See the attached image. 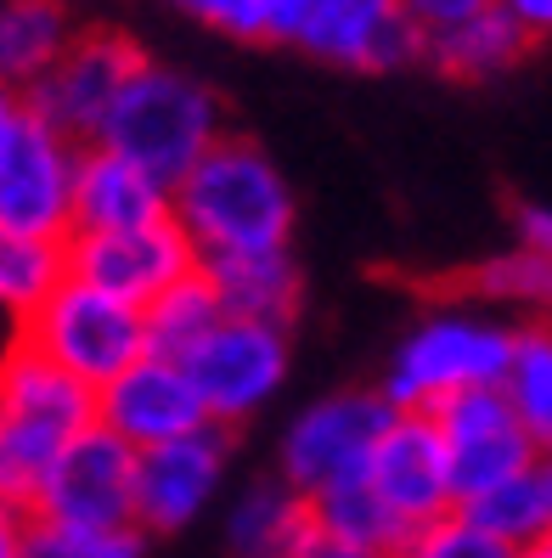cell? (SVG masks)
Returning <instances> with one entry per match:
<instances>
[{
	"label": "cell",
	"mask_w": 552,
	"mask_h": 558,
	"mask_svg": "<svg viewBox=\"0 0 552 558\" xmlns=\"http://www.w3.org/2000/svg\"><path fill=\"white\" fill-rule=\"evenodd\" d=\"M175 220L204 259L277 254L294 243V186L259 142L225 136L175 186Z\"/></svg>",
	"instance_id": "1"
},
{
	"label": "cell",
	"mask_w": 552,
	"mask_h": 558,
	"mask_svg": "<svg viewBox=\"0 0 552 558\" xmlns=\"http://www.w3.org/2000/svg\"><path fill=\"white\" fill-rule=\"evenodd\" d=\"M96 423V389L69 378L40 350L12 344L0 355V502L35 513L46 474Z\"/></svg>",
	"instance_id": "2"
},
{
	"label": "cell",
	"mask_w": 552,
	"mask_h": 558,
	"mask_svg": "<svg viewBox=\"0 0 552 558\" xmlns=\"http://www.w3.org/2000/svg\"><path fill=\"white\" fill-rule=\"evenodd\" d=\"M518 327L491 311H463L445 305L395 344L383 373V401L395 412H440L445 401L474 396V389H502L507 361H513Z\"/></svg>",
	"instance_id": "3"
},
{
	"label": "cell",
	"mask_w": 552,
	"mask_h": 558,
	"mask_svg": "<svg viewBox=\"0 0 552 558\" xmlns=\"http://www.w3.org/2000/svg\"><path fill=\"white\" fill-rule=\"evenodd\" d=\"M220 142H225L220 96L204 80L147 57V69L124 85L119 108L108 113L96 147H113L130 163H142L147 175H158L164 186H181Z\"/></svg>",
	"instance_id": "4"
},
{
	"label": "cell",
	"mask_w": 552,
	"mask_h": 558,
	"mask_svg": "<svg viewBox=\"0 0 552 558\" xmlns=\"http://www.w3.org/2000/svg\"><path fill=\"white\" fill-rule=\"evenodd\" d=\"M23 344L40 350L46 361H57L62 373L79 378L85 389H96V396L113 378H124L136 361L152 355L147 311L113 300V293H102L85 277H62V288L23 322Z\"/></svg>",
	"instance_id": "5"
},
{
	"label": "cell",
	"mask_w": 552,
	"mask_h": 558,
	"mask_svg": "<svg viewBox=\"0 0 552 558\" xmlns=\"http://www.w3.org/2000/svg\"><path fill=\"white\" fill-rule=\"evenodd\" d=\"M395 423V407L383 401V389H333L310 407L294 412V423L277 440V474L321 497L344 480H361L372 463V446L383 440V429Z\"/></svg>",
	"instance_id": "6"
},
{
	"label": "cell",
	"mask_w": 552,
	"mask_h": 558,
	"mask_svg": "<svg viewBox=\"0 0 552 558\" xmlns=\"http://www.w3.org/2000/svg\"><path fill=\"white\" fill-rule=\"evenodd\" d=\"M181 367H186L192 389L204 396L209 423L237 429V423L259 417L277 401V389L287 384V367H294V350H287V327L225 316Z\"/></svg>",
	"instance_id": "7"
},
{
	"label": "cell",
	"mask_w": 552,
	"mask_h": 558,
	"mask_svg": "<svg viewBox=\"0 0 552 558\" xmlns=\"http://www.w3.org/2000/svg\"><path fill=\"white\" fill-rule=\"evenodd\" d=\"M136 463H142L136 446H124L113 429L90 423V429L57 457V469L46 474L35 519L46 531H62V536L136 524Z\"/></svg>",
	"instance_id": "8"
},
{
	"label": "cell",
	"mask_w": 552,
	"mask_h": 558,
	"mask_svg": "<svg viewBox=\"0 0 552 558\" xmlns=\"http://www.w3.org/2000/svg\"><path fill=\"white\" fill-rule=\"evenodd\" d=\"M79 153H85L79 142H69L35 113H23V124L0 147V226L23 238L69 243Z\"/></svg>",
	"instance_id": "9"
},
{
	"label": "cell",
	"mask_w": 552,
	"mask_h": 558,
	"mask_svg": "<svg viewBox=\"0 0 552 558\" xmlns=\"http://www.w3.org/2000/svg\"><path fill=\"white\" fill-rule=\"evenodd\" d=\"M147 69L142 46L119 35V28H79V40L69 46V57L28 90V113L46 119L51 130H62L69 142L96 147L102 124L119 108L124 85Z\"/></svg>",
	"instance_id": "10"
},
{
	"label": "cell",
	"mask_w": 552,
	"mask_h": 558,
	"mask_svg": "<svg viewBox=\"0 0 552 558\" xmlns=\"http://www.w3.org/2000/svg\"><path fill=\"white\" fill-rule=\"evenodd\" d=\"M204 271V254L192 248L181 220L136 226V232H74L69 238V277H85L124 305L152 311L170 288Z\"/></svg>",
	"instance_id": "11"
},
{
	"label": "cell",
	"mask_w": 552,
	"mask_h": 558,
	"mask_svg": "<svg viewBox=\"0 0 552 558\" xmlns=\"http://www.w3.org/2000/svg\"><path fill=\"white\" fill-rule=\"evenodd\" d=\"M294 46L316 62H333V69L389 74L406 62H424L429 35L412 23L406 0H310Z\"/></svg>",
	"instance_id": "12"
},
{
	"label": "cell",
	"mask_w": 552,
	"mask_h": 558,
	"mask_svg": "<svg viewBox=\"0 0 552 558\" xmlns=\"http://www.w3.org/2000/svg\"><path fill=\"white\" fill-rule=\"evenodd\" d=\"M445 451H451V480H457V508H474L479 497H491L496 485H507L518 469H530L541 446L530 429L513 417L502 389H474L434 412Z\"/></svg>",
	"instance_id": "13"
},
{
	"label": "cell",
	"mask_w": 552,
	"mask_h": 558,
	"mask_svg": "<svg viewBox=\"0 0 552 558\" xmlns=\"http://www.w3.org/2000/svg\"><path fill=\"white\" fill-rule=\"evenodd\" d=\"M232 469V429H209L186 435V440H164L142 451L136 463V524L147 536H175L198 519L225 485Z\"/></svg>",
	"instance_id": "14"
},
{
	"label": "cell",
	"mask_w": 552,
	"mask_h": 558,
	"mask_svg": "<svg viewBox=\"0 0 552 558\" xmlns=\"http://www.w3.org/2000/svg\"><path fill=\"white\" fill-rule=\"evenodd\" d=\"M367 480L412 531L457 513V480H451V451L434 412H395V423L372 446Z\"/></svg>",
	"instance_id": "15"
},
{
	"label": "cell",
	"mask_w": 552,
	"mask_h": 558,
	"mask_svg": "<svg viewBox=\"0 0 552 558\" xmlns=\"http://www.w3.org/2000/svg\"><path fill=\"white\" fill-rule=\"evenodd\" d=\"M96 423L113 429L124 446L152 451L164 440H186V435L209 429V407H204L198 389H192L181 361L147 355L96 396Z\"/></svg>",
	"instance_id": "16"
},
{
	"label": "cell",
	"mask_w": 552,
	"mask_h": 558,
	"mask_svg": "<svg viewBox=\"0 0 552 558\" xmlns=\"http://www.w3.org/2000/svg\"><path fill=\"white\" fill-rule=\"evenodd\" d=\"M175 215V186L147 175L113 147H85L79 153V181H74V232H136Z\"/></svg>",
	"instance_id": "17"
},
{
	"label": "cell",
	"mask_w": 552,
	"mask_h": 558,
	"mask_svg": "<svg viewBox=\"0 0 552 558\" xmlns=\"http://www.w3.org/2000/svg\"><path fill=\"white\" fill-rule=\"evenodd\" d=\"M310 542H316V508L282 474L254 480L232 497V513H225L232 558H299Z\"/></svg>",
	"instance_id": "18"
},
{
	"label": "cell",
	"mask_w": 552,
	"mask_h": 558,
	"mask_svg": "<svg viewBox=\"0 0 552 558\" xmlns=\"http://www.w3.org/2000/svg\"><path fill=\"white\" fill-rule=\"evenodd\" d=\"M204 282L214 288V300L225 316L237 322H271L287 327L299 311V266L294 254L277 248V254H220L204 259Z\"/></svg>",
	"instance_id": "19"
},
{
	"label": "cell",
	"mask_w": 552,
	"mask_h": 558,
	"mask_svg": "<svg viewBox=\"0 0 552 558\" xmlns=\"http://www.w3.org/2000/svg\"><path fill=\"white\" fill-rule=\"evenodd\" d=\"M79 23L69 0H0V80L23 96L69 57Z\"/></svg>",
	"instance_id": "20"
},
{
	"label": "cell",
	"mask_w": 552,
	"mask_h": 558,
	"mask_svg": "<svg viewBox=\"0 0 552 558\" xmlns=\"http://www.w3.org/2000/svg\"><path fill=\"white\" fill-rule=\"evenodd\" d=\"M530 46H536V40L491 0L484 12H474V17H463V23L440 28V35H429L424 62H434V69L451 74V80H496V74H507Z\"/></svg>",
	"instance_id": "21"
},
{
	"label": "cell",
	"mask_w": 552,
	"mask_h": 558,
	"mask_svg": "<svg viewBox=\"0 0 552 558\" xmlns=\"http://www.w3.org/2000/svg\"><path fill=\"white\" fill-rule=\"evenodd\" d=\"M474 524H484L507 547H552V451H541L530 469H518L507 485H496L491 497H479L463 508Z\"/></svg>",
	"instance_id": "22"
},
{
	"label": "cell",
	"mask_w": 552,
	"mask_h": 558,
	"mask_svg": "<svg viewBox=\"0 0 552 558\" xmlns=\"http://www.w3.org/2000/svg\"><path fill=\"white\" fill-rule=\"evenodd\" d=\"M316 508V531L321 536H333V542H349V547H367V553H383V558H395L412 536V524L389 508L372 480H344L333 490H321V497H310Z\"/></svg>",
	"instance_id": "23"
},
{
	"label": "cell",
	"mask_w": 552,
	"mask_h": 558,
	"mask_svg": "<svg viewBox=\"0 0 552 558\" xmlns=\"http://www.w3.org/2000/svg\"><path fill=\"white\" fill-rule=\"evenodd\" d=\"M502 396H507L513 417L530 429V440H536L541 451H552V316L518 322Z\"/></svg>",
	"instance_id": "24"
},
{
	"label": "cell",
	"mask_w": 552,
	"mask_h": 558,
	"mask_svg": "<svg viewBox=\"0 0 552 558\" xmlns=\"http://www.w3.org/2000/svg\"><path fill=\"white\" fill-rule=\"evenodd\" d=\"M69 277V243H46V238H23L0 226V305L17 322L35 316L51 293Z\"/></svg>",
	"instance_id": "25"
},
{
	"label": "cell",
	"mask_w": 552,
	"mask_h": 558,
	"mask_svg": "<svg viewBox=\"0 0 552 558\" xmlns=\"http://www.w3.org/2000/svg\"><path fill=\"white\" fill-rule=\"evenodd\" d=\"M225 322L220 300H214V288L198 277H186L181 288H170L164 300H158L147 311V339H152V355H170V361H186L192 350H198L214 327Z\"/></svg>",
	"instance_id": "26"
},
{
	"label": "cell",
	"mask_w": 552,
	"mask_h": 558,
	"mask_svg": "<svg viewBox=\"0 0 552 558\" xmlns=\"http://www.w3.org/2000/svg\"><path fill=\"white\" fill-rule=\"evenodd\" d=\"M395 558H518V547H507L502 536H491L484 524H474L457 508V513L424 524V531H412Z\"/></svg>",
	"instance_id": "27"
},
{
	"label": "cell",
	"mask_w": 552,
	"mask_h": 558,
	"mask_svg": "<svg viewBox=\"0 0 552 558\" xmlns=\"http://www.w3.org/2000/svg\"><path fill=\"white\" fill-rule=\"evenodd\" d=\"M479 293H484V300H502V305H530V311L552 316V259L513 248V254L491 259V266L479 271Z\"/></svg>",
	"instance_id": "28"
},
{
	"label": "cell",
	"mask_w": 552,
	"mask_h": 558,
	"mask_svg": "<svg viewBox=\"0 0 552 558\" xmlns=\"http://www.w3.org/2000/svg\"><path fill=\"white\" fill-rule=\"evenodd\" d=\"M175 7L225 40H243V46L277 40V0H175Z\"/></svg>",
	"instance_id": "29"
},
{
	"label": "cell",
	"mask_w": 552,
	"mask_h": 558,
	"mask_svg": "<svg viewBox=\"0 0 552 558\" xmlns=\"http://www.w3.org/2000/svg\"><path fill=\"white\" fill-rule=\"evenodd\" d=\"M69 542L85 558H142L147 553V531H142V524H119V531H79Z\"/></svg>",
	"instance_id": "30"
},
{
	"label": "cell",
	"mask_w": 552,
	"mask_h": 558,
	"mask_svg": "<svg viewBox=\"0 0 552 558\" xmlns=\"http://www.w3.org/2000/svg\"><path fill=\"white\" fill-rule=\"evenodd\" d=\"M484 7H491V0H406V12H412V23L424 28V35H440V28L463 23V17H474Z\"/></svg>",
	"instance_id": "31"
},
{
	"label": "cell",
	"mask_w": 552,
	"mask_h": 558,
	"mask_svg": "<svg viewBox=\"0 0 552 558\" xmlns=\"http://www.w3.org/2000/svg\"><path fill=\"white\" fill-rule=\"evenodd\" d=\"M513 238L525 254L552 259V204H518L513 209Z\"/></svg>",
	"instance_id": "32"
},
{
	"label": "cell",
	"mask_w": 552,
	"mask_h": 558,
	"mask_svg": "<svg viewBox=\"0 0 552 558\" xmlns=\"http://www.w3.org/2000/svg\"><path fill=\"white\" fill-rule=\"evenodd\" d=\"M28 542H35V513L0 502V558H28Z\"/></svg>",
	"instance_id": "33"
},
{
	"label": "cell",
	"mask_w": 552,
	"mask_h": 558,
	"mask_svg": "<svg viewBox=\"0 0 552 558\" xmlns=\"http://www.w3.org/2000/svg\"><path fill=\"white\" fill-rule=\"evenodd\" d=\"M496 7L525 28L530 40H547L552 35V0H496Z\"/></svg>",
	"instance_id": "34"
},
{
	"label": "cell",
	"mask_w": 552,
	"mask_h": 558,
	"mask_svg": "<svg viewBox=\"0 0 552 558\" xmlns=\"http://www.w3.org/2000/svg\"><path fill=\"white\" fill-rule=\"evenodd\" d=\"M28 558H85L62 531H46V524L35 519V542H28Z\"/></svg>",
	"instance_id": "35"
},
{
	"label": "cell",
	"mask_w": 552,
	"mask_h": 558,
	"mask_svg": "<svg viewBox=\"0 0 552 558\" xmlns=\"http://www.w3.org/2000/svg\"><path fill=\"white\" fill-rule=\"evenodd\" d=\"M23 113H28V96H23L17 85L0 80V147H7V136L23 124Z\"/></svg>",
	"instance_id": "36"
},
{
	"label": "cell",
	"mask_w": 552,
	"mask_h": 558,
	"mask_svg": "<svg viewBox=\"0 0 552 558\" xmlns=\"http://www.w3.org/2000/svg\"><path fill=\"white\" fill-rule=\"evenodd\" d=\"M299 558H383V553H367V547H349V542H333V536H321L316 531V542L299 553Z\"/></svg>",
	"instance_id": "37"
},
{
	"label": "cell",
	"mask_w": 552,
	"mask_h": 558,
	"mask_svg": "<svg viewBox=\"0 0 552 558\" xmlns=\"http://www.w3.org/2000/svg\"><path fill=\"white\" fill-rule=\"evenodd\" d=\"M12 344H23V322H17L7 305H0V355H7Z\"/></svg>",
	"instance_id": "38"
},
{
	"label": "cell",
	"mask_w": 552,
	"mask_h": 558,
	"mask_svg": "<svg viewBox=\"0 0 552 558\" xmlns=\"http://www.w3.org/2000/svg\"><path fill=\"white\" fill-rule=\"evenodd\" d=\"M518 558H552V547H525V553H518Z\"/></svg>",
	"instance_id": "39"
}]
</instances>
